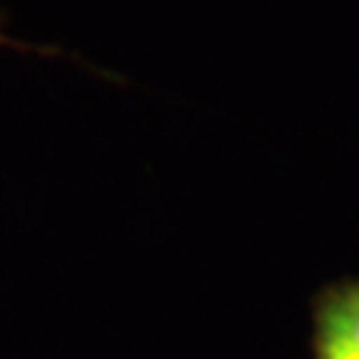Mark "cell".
Segmentation results:
<instances>
[{
  "mask_svg": "<svg viewBox=\"0 0 359 359\" xmlns=\"http://www.w3.org/2000/svg\"><path fill=\"white\" fill-rule=\"evenodd\" d=\"M311 356L359 359V276L332 282L314 297Z\"/></svg>",
  "mask_w": 359,
  "mask_h": 359,
  "instance_id": "1",
  "label": "cell"
},
{
  "mask_svg": "<svg viewBox=\"0 0 359 359\" xmlns=\"http://www.w3.org/2000/svg\"><path fill=\"white\" fill-rule=\"evenodd\" d=\"M0 45H9V48H18V51H51V48H39V45H27V42H18L6 33V21L0 15Z\"/></svg>",
  "mask_w": 359,
  "mask_h": 359,
  "instance_id": "2",
  "label": "cell"
}]
</instances>
